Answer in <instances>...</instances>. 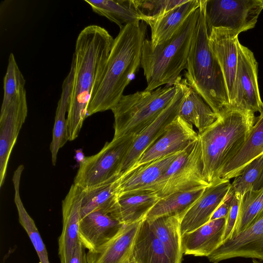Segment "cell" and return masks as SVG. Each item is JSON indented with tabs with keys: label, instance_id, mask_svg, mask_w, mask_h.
<instances>
[{
	"label": "cell",
	"instance_id": "cell-3",
	"mask_svg": "<svg viewBox=\"0 0 263 263\" xmlns=\"http://www.w3.org/2000/svg\"><path fill=\"white\" fill-rule=\"evenodd\" d=\"M254 114L230 108L198 134L203 175L210 185L219 178L224 166L240 149L255 123Z\"/></svg>",
	"mask_w": 263,
	"mask_h": 263
},
{
	"label": "cell",
	"instance_id": "cell-30",
	"mask_svg": "<svg viewBox=\"0 0 263 263\" xmlns=\"http://www.w3.org/2000/svg\"><path fill=\"white\" fill-rule=\"evenodd\" d=\"M84 2L94 12L115 23L120 29L127 24L142 20L134 0H84Z\"/></svg>",
	"mask_w": 263,
	"mask_h": 263
},
{
	"label": "cell",
	"instance_id": "cell-17",
	"mask_svg": "<svg viewBox=\"0 0 263 263\" xmlns=\"http://www.w3.org/2000/svg\"><path fill=\"white\" fill-rule=\"evenodd\" d=\"M231 186L230 180L220 179L205 187L180 222L181 235L208 222L212 215L222 202Z\"/></svg>",
	"mask_w": 263,
	"mask_h": 263
},
{
	"label": "cell",
	"instance_id": "cell-13",
	"mask_svg": "<svg viewBox=\"0 0 263 263\" xmlns=\"http://www.w3.org/2000/svg\"><path fill=\"white\" fill-rule=\"evenodd\" d=\"M207 257L213 262L236 257L263 260V210L248 228L223 241Z\"/></svg>",
	"mask_w": 263,
	"mask_h": 263
},
{
	"label": "cell",
	"instance_id": "cell-6",
	"mask_svg": "<svg viewBox=\"0 0 263 263\" xmlns=\"http://www.w3.org/2000/svg\"><path fill=\"white\" fill-rule=\"evenodd\" d=\"M176 92L174 84L123 95L111 110L115 119L113 138L138 135L168 106Z\"/></svg>",
	"mask_w": 263,
	"mask_h": 263
},
{
	"label": "cell",
	"instance_id": "cell-23",
	"mask_svg": "<svg viewBox=\"0 0 263 263\" xmlns=\"http://www.w3.org/2000/svg\"><path fill=\"white\" fill-rule=\"evenodd\" d=\"M259 113L246 141L222 170L220 179L230 180L236 177L249 163L263 154V107Z\"/></svg>",
	"mask_w": 263,
	"mask_h": 263
},
{
	"label": "cell",
	"instance_id": "cell-9",
	"mask_svg": "<svg viewBox=\"0 0 263 263\" xmlns=\"http://www.w3.org/2000/svg\"><path fill=\"white\" fill-rule=\"evenodd\" d=\"M263 10V0H206L208 33L213 28H224L233 36L253 28Z\"/></svg>",
	"mask_w": 263,
	"mask_h": 263
},
{
	"label": "cell",
	"instance_id": "cell-2",
	"mask_svg": "<svg viewBox=\"0 0 263 263\" xmlns=\"http://www.w3.org/2000/svg\"><path fill=\"white\" fill-rule=\"evenodd\" d=\"M135 21L124 25L114 39L103 76L89 102L87 117L111 110L141 66L147 25Z\"/></svg>",
	"mask_w": 263,
	"mask_h": 263
},
{
	"label": "cell",
	"instance_id": "cell-18",
	"mask_svg": "<svg viewBox=\"0 0 263 263\" xmlns=\"http://www.w3.org/2000/svg\"><path fill=\"white\" fill-rule=\"evenodd\" d=\"M124 226L110 214L95 211L81 219L79 239L85 249L94 251L111 240Z\"/></svg>",
	"mask_w": 263,
	"mask_h": 263
},
{
	"label": "cell",
	"instance_id": "cell-38",
	"mask_svg": "<svg viewBox=\"0 0 263 263\" xmlns=\"http://www.w3.org/2000/svg\"><path fill=\"white\" fill-rule=\"evenodd\" d=\"M85 248L79 241L74 249L68 263H88Z\"/></svg>",
	"mask_w": 263,
	"mask_h": 263
},
{
	"label": "cell",
	"instance_id": "cell-19",
	"mask_svg": "<svg viewBox=\"0 0 263 263\" xmlns=\"http://www.w3.org/2000/svg\"><path fill=\"white\" fill-rule=\"evenodd\" d=\"M160 199L151 190H139L118 195L116 202L110 214L124 225L140 221L146 217Z\"/></svg>",
	"mask_w": 263,
	"mask_h": 263
},
{
	"label": "cell",
	"instance_id": "cell-29",
	"mask_svg": "<svg viewBox=\"0 0 263 263\" xmlns=\"http://www.w3.org/2000/svg\"><path fill=\"white\" fill-rule=\"evenodd\" d=\"M179 116L198 130V134L204 132L218 118L202 97L190 87L189 92L180 108Z\"/></svg>",
	"mask_w": 263,
	"mask_h": 263
},
{
	"label": "cell",
	"instance_id": "cell-28",
	"mask_svg": "<svg viewBox=\"0 0 263 263\" xmlns=\"http://www.w3.org/2000/svg\"><path fill=\"white\" fill-rule=\"evenodd\" d=\"M156 236L163 244L173 263H181L183 252L180 232L181 220L163 216L148 221Z\"/></svg>",
	"mask_w": 263,
	"mask_h": 263
},
{
	"label": "cell",
	"instance_id": "cell-40",
	"mask_svg": "<svg viewBox=\"0 0 263 263\" xmlns=\"http://www.w3.org/2000/svg\"><path fill=\"white\" fill-rule=\"evenodd\" d=\"M129 263H137L134 259V257L132 256V255Z\"/></svg>",
	"mask_w": 263,
	"mask_h": 263
},
{
	"label": "cell",
	"instance_id": "cell-39",
	"mask_svg": "<svg viewBox=\"0 0 263 263\" xmlns=\"http://www.w3.org/2000/svg\"><path fill=\"white\" fill-rule=\"evenodd\" d=\"M252 263H263V260L253 259H252Z\"/></svg>",
	"mask_w": 263,
	"mask_h": 263
},
{
	"label": "cell",
	"instance_id": "cell-33",
	"mask_svg": "<svg viewBox=\"0 0 263 263\" xmlns=\"http://www.w3.org/2000/svg\"><path fill=\"white\" fill-rule=\"evenodd\" d=\"M263 187V154L249 163L241 174L235 178L231 190L240 199L249 191Z\"/></svg>",
	"mask_w": 263,
	"mask_h": 263
},
{
	"label": "cell",
	"instance_id": "cell-34",
	"mask_svg": "<svg viewBox=\"0 0 263 263\" xmlns=\"http://www.w3.org/2000/svg\"><path fill=\"white\" fill-rule=\"evenodd\" d=\"M262 210L263 187L246 193L239 199L237 220L232 236L248 228Z\"/></svg>",
	"mask_w": 263,
	"mask_h": 263
},
{
	"label": "cell",
	"instance_id": "cell-16",
	"mask_svg": "<svg viewBox=\"0 0 263 263\" xmlns=\"http://www.w3.org/2000/svg\"><path fill=\"white\" fill-rule=\"evenodd\" d=\"M83 189L72 184L62 203L63 228L58 240L61 263H68L77 244L80 241L79 228Z\"/></svg>",
	"mask_w": 263,
	"mask_h": 263
},
{
	"label": "cell",
	"instance_id": "cell-22",
	"mask_svg": "<svg viewBox=\"0 0 263 263\" xmlns=\"http://www.w3.org/2000/svg\"><path fill=\"white\" fill-rule=\"evenodd\" d=\"M226 218L210 221L196 230L181 235L183 253L209 256L223 241Z\"/></svg>",
	"mask_w": 263,
	"mask_h": 263
},
{
	"label": "cell",
	"instance_id": "cell-35",
	"mask_svg": "<svg viewBox=\"0 0 263 263\" xmlns=\"http://www.w3.org/2000/svg\"><path fill=\"white\" fill-rule=\"evenodd\" d=\"M26 81L11 53L8 59L7 70L4 78V96L1 108L5 107L16 95L25 90Z\"/></svg>",
	"mask_w": 263,
	"mask_h": 263
},
{
	"label": "cell",
	"instance_id": "cell-20",
	"mask_svg": "<svg viewBox=\"0 0 263 263\" xmlns=\"http://www.w3.org/2000/svg\"><path fill=\"white\" fill-rule=\"evenodd\" d=\"M180 152L130 168L122 174L118 179V195L131 191L149 190L167 171Z\"/></svg>",
	"mask_w": 263,
	"mask_h": 263
},
{
	"label": "cell",
	"instance_id": "cell-26",
	"mask_svg": "<svg viewBox=\"0 0 263 263\" xmlns=\"http://www.w3.org/2000/svg\"><path fill=\"white\" fill-rule=\"evenodd\" d=\"M205 187L176 192L160 198L147 214L148 221L163 216H172L181 221L194 203L202 195Z\"/></svg>",
	"mask_w": 263,
	"mask_h": 263
},
{
	"label": "cell",
	"instance_id": "cell-8",
	"mask_svg": "<svg viewBox=\"0 0 263 263\" xmlns=\"http://www.w3.org/2000/svg\"><path fill=\"white\" fill-rule=\"evenodd\" d=\"M209 185L203 175L201 146L198 138L179 154L149 190L155 191L162 198L176 192Z\"/></svg>",
	"mask_w": 263,
	"mask_h": 263
},
{
	"label": "cell",
	"instance_id": "cell-36",
	"mask_svg": "<svg viewBox=\"0 0 263 263\" xmlns=\"http://www.w3.org/2000/svg\"><path fill=\"white\" fill-rule=\"evenodd\" d=\"M187 0H134L142 16L141 21L146 24L156 20Z\"/></svg>",
	"mask_w": 263,
	"mask_h": 263
},
{
	"label": "cell",
	"instance_id": "cell-11",
	"mask_svg": "<svg viewBox=\"0 0 263 263\" xmlns=\"http://www.w3.org/2000/svg\"><path fill=\"white\" fill-rule=\"evenodd\" d=\"M233 108L255 114L263 107L258 84V63L253 53L239 42Z\"/></svg>",
	"mask_w": 263,
	"mask_h": 263
},
{
	"label": "cell",
	"instance_id": "cell-10",
	"mask_svg": "<svg viewBox=\"0 0 263 263\" xmlns=\"http://www.w3.org/2000/svg\"><path fill=\"white\" fill-rule=\"evenodd\" d=\"M174 84L176 92L172 101L151 123L135 136L123 163L121 175L135 165L143 153L179 115L181 105L189 92L190 86L186 80L180 76Z\"/></svg>",
	"mask_w": 263,
	"mask_h": 263
},
{
	"label": "cell",
	"instance_id": "cell-31",
	"mask_svg": "<svg viewBox=\"0 0 263 263\" xmlns=\"http://www.w3.org/2000/svg\"><path fill=\"white\" fill-rule=\"evenodd\" d=\"M119 178L89 188L83 189L81 218L95 211L110 213L117 199Z\"/></svg>",
	"mask_w": 263,
	"mask_h": 263
},
{
	"label": "cell",
	"instance_id": "cell-37",
	"mask_svg": "<svg viewBox=\"0 0 263 263\" xmlns=\"http://www.w3.org/2000/svg\"><path fill=\"white\" fill-rule=\"evenodd\" d=\"M239 204V199L234 194L231 200L230 209L226 217L223 241L230 238L233 234L237 220Z\"/></svg>",
	"mask_w": 263,
	"mask_h": 263
},
{
	"label": "cell",
	"instance_id": "cell-41",
	"mask_svg": "<svg viewBox=\"0 0 263 263\" xmlns=\"http://www.w3.org/2000/svg\"><path fill=\"white\" fill-rule=\"evenodd\" d=\"M214 263H217V262H214Z\"/></svg>",
	"mask_w": 263,
	"mask_h": 263
},
{
	"label": "cell",
	"instance_id": "cell-21",
	"mask_svg": "<svg viewBox=\"0 0 263 263\" xmlns=\"http://www.w3.org/2000/svg\"><path fill=\"white\" fill-rule=\"evenodd\" d=\"M142 220L125 225L105 245L86 253L88 263H129L136 237Z\"/></svg>",
	"mask_w": 263,
	"mask_h": 263
},
{
	"label": "cell",
	"instance_id": "cell-4",
	"mask_svg": "<svg viewBox=\"0 0 263 263\" xmlns=\"http://www.w3.org/2000/svg\"><path fill=\"white\" fill-rule=\"evenodd\" d=\"M205 5L206 0H200V13L184 79L188 85L219 115L231 108L222 72L209 45Z\"/></svg>",
	"mask_w": 263,
	"mask_h": 263
},
{
	"label": "cell",
	"instance_id": "cell-14",
	"mask_svg": "<svg viewBox=\"0 0 263 263\" xmlns=\"http://www.w3.org/2000/svg\"><path fill=\"white\" fill-rule=\"evenodd\" d=\"M198 138L193 125L178 115L143 153L133 167L181 152Z\"/></svg>",
	"mask_w": 263,
	"mask_h": 263
},
{
	"label": "cell",
	"instance_id": "cell-24",
	"mask_svg": "<svg viewBox=\"0 0 263 263\" xmlns=\"http://www.w3.org/2000/svg\"><path fill=\"white\" fill-rule=\"evenodd\" d=\"M199 7L200 0H187L161 17L148 22L147 24L151 29V46L155 47L170 39Z\"/></svg>",
	"mask_w": 263,
	"mask_h": 263
},
{
	"label": "cell",
	"instance_id": "cell-7",
	"mask_svg": "<svg viewBox=\"0 0 263 263\" xmlns=\"http://www.w3.org/2000/svg\"><path fill=\"white\" fill-rule=\"evenodd\" d=\"M135 136L113 138L98 153L84 158L79 163L73 184L87 189L120 178L123 163Z\"/></svg>",
	"mask_w": 263,
	"mask_h": 263
},
{
	"label": "cell",
	"instance_id": "cell-1",
	"mask_svg": "<svg viewBox=\"0 0 263 263\" xmlns=\"http://www.w3.org/2000/svg\"><path fill=\"white\" fill-rule=\"evenodd\" d=\"M114 39L104 28L88 25L79 34L71 66L73 77L67 111L68 141L79 136L88 106L105 70Z\"/></svg>",
	"mask_w": 263,
	"mask_h": 263
},
{
	"label": "cell",
	"instance_id": "cell-32",
	"mask_svg": "<svg viewBox=\"0 0 263 263\" xmlns=\"http://www.w3.org/2000/svg\"><path fill=\"white\" fill-rule=\"evenodd\" d=\"M23 165H19L14 171L12 182L14 189V201L17 208L20 224L28 234L39 257L40 263H50L47 249L33 219L26 210L20 194V186Z\"/></svg>",
	"mask_w": 263,
	"mask_h": 263
},
{
	"label": "cell",
	"instance_id": "cell-15",
	"mask_svg": "<svg viewBox=\"0 0 263 263\" xmlns=\"http://www.w3.org/2000/svg\"><path fill=\"white\" fill-rule=\"evenodd\" d=\"M209 45L220 67L230 108H233L238 60V36L224 28H213L209 32Z\"/></svg>",
	"mask_w": 263,
	"mask_h": 263
},
{
	"label": "cell",
	"instance_id": "cell-5",
	"mask_svg": "<svg viewBox=\"0 0 263 263\" xmlns=\"http://www.w3.org/2000/svg\"><path fill=\"white\" fill-rule=\"evenodd\" d=\"M199 13V8L170 39L155 47L151 46L150 40H144L141 67L147 82L145 90L173 85L181 72L186 68Z\"/></svg>",
	"mask_w": 263,
	"mask_h": 263
},
{
	"label": "cell",
	"instance_id": "cell-25",
	"mask_svg": "<svg viewBox=\"0 0 263 263\" xmlns=\"http://www.w3.org/2000/svg\"><path fill=\"white\" fill-rule=\"evenodd\" d=\"M132 256L137 263H173L146 218L143 220L138 231Z\"/></svg>",
	"mask_w": 263,
	"mask_h": 263
},
{
	"label": "cell",
	"instance_id": "cell-27",
	"mask_svg": "<svg viewBox=\"0 0 263 263\" xmlns=\"http://www.w3.org/2000/svg\"><path fill=\"white\" fill-rule=\"evenodd\" d=\"M73 77V70L71 66L69 73L63 81L62 93L55 111L52 138L50 144L51 161L53 165L56 164L59 151L68 141L66 114L67 113L69 103Z\"/></svg>",
	"mask_w": 263,
	"mask_h": 263
},
{
	"label": "cell",
	"instance_id": "cell-12",
	"mask_svg": "<svg viewBox=\"0 0 263 263\" xmlns=\"http://www.w3.org/2000/svg\"><path fill=\"white\" fill-rule=\"evenodd\" d=\"M28 113L26 90L15 96L0 115V186L5 180L8 162Z\"/></svg>",
	"mask_w": 263,
	"mask_h": 263
}]
</instances>
